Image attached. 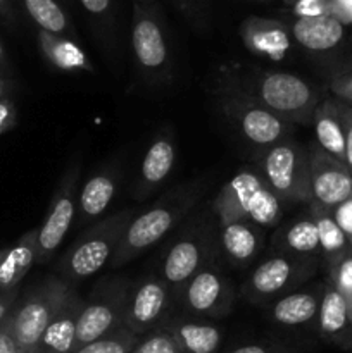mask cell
<instances>
[{
	"mask_svg": "<svg viewBox=\"0 0 352 353\" xmlns=\"http://www.w3.org/2000/svg\"><path fill=\"white\" fill-rule=\"evenodd\" d=\"M130 221L131 210H124L90 228L62 255L59 271L75 283L92 278L110 262Z\"/></svg>",
	"mask_w": 352,
	"mask_h": 353,
	"instance_id": "1",
	"label": "cell"
},
{
	"mask_svg": "<svg viewBox=\"0 0 352 353\" xmlns=\"http://www.w3.org/2000/svg\"><path fill=\"white\" fill-rule=\"evenodd\" d=\"M257 174L282 203H311L309 154L292 138L259 152Z\"/></svg>",
	"mask_w": 352,
	"mask_h": 353,
	"instance_id": "2",
	"label": "cell"
},
{
	"mask_svg": "<svg viewBox=\"0 0 352 353\" xmlns=\"http://www.w3.org/2000/svg\"><path fill=\"white\" fill-rule=\"evenodd\" d=\"M72 288L61 278H48L33 290L21 305L9 312L10 330L21 353H37L41 336L61 310Z\"/></svg>",
	"mask_w": 352,
	"mask_h": 353,
	"instance_id": "3",
	"label": "cell"
},
{
	"mask_svg": "<svg viewBox=\"0 0 352 353\" xmlns=\"http://www.w3.org/2000/svg\"><path fill=\"white\" fill-rule=\"evenodd\" d=\"M254 99L292 124H313L320 105L317 90L300 76L285 71L259 72L252 83Z\"/></svg>",
	"mask_w": 352,
	"mask_h": 353,
	"instance_id": "4",
	"label": "cell"
},
{
	"mask_svg": "<svg viewBox=\"0 0 352 353\" xmlns=\"http://www.w3.org/2000/svg\"><path fill=\"white\" fill-rule=\"evenodd\" d=\"M214 200L259 228H276L283 216L282 200L269 190L264 179L251 169L237 172Z\"/></svg>",
	"mask_w": 352,
	"mask_h": 353,
	"instance_id": "5",
	"label": "cell"
},
{
	"mask_svg": "<svg viewBox=\"0 0 352 353\" xmlns=\"http://www.w3.org/2000/svg\"><path fill=\"white\" fill-rule=\"evenodd\" d=\"M130 292V285L124 279H110L99 286L88 300H83L76 327V348L124 326Z\"/></svg>",
	"mask_w": 352,
	"mask_h": 353,
	"instance_id": "6",
	"label": "cell"
},
{
	"mask_svg": "<svg viewBox=\"0 0 352 353\" xmlns=\"http://www.w3.org/2000/svg\"><path fill=\"white\" fill-rule=\"evenodd\" d=\"M224 116L238 128L242 137L259 152L290 140L293 126L285 117L262 105L252 97L230 95L221 103Z\"/></svg>",
	"mask_w": 352,
	"mask_h": 353,
	"instance_id": "7",
	"label": "cell"
},
{
	"mask_svg": "<svg viewBox=\"0 0 352 353\" xmlns=\"http://www.w3.org/2000/svg\"><path fill=\"white\" fill-rule=\"evenodd\" d=\"M188 200L175 203H157L128 223L123 238L110 259V268L117 269L133 261L137 255L154 247L176 226L188 207Z\"/></svg>",
	"mask_w": 352,
	"mask_h": 353,
	"instance_id": "8",
	"label": "cell"
},
{
	"mask_svg": "<svg viewBox=\"0 0 352 353\" xmlns=\"http://www.w3.org/2000/svg\"><path fill=\"white\" fill-rule=\"evenodd\" d=\"M131 47L138 68L148 76L162 78L171 68V52L162 21L155 9L135 3L131 19Z\"/></svg>",
	"mask_w": 352,
	"mask_h": 353,
	"instance_id": "9",
	"label": "cell"
},
{
	"mask_svg": "<svg viewBox=\"0 0 352 353\" xmlns=\"http://www.w3.org/2000/svg\"><path fill=\"white\" fill-rule=\"evenodd\" d=\"M313 261L275 254L257 265L244 285V295L254 303H264L295 288L314 272Z\"/></svg>",
	"mask_w": 352,
	"mask_h": 353,
	"instance_id": "10",
	"label": "cell"
},
{
	"mask_svg": "<svg viewBox=\"0 0 352 353\" xmlns=\"http://www.w3.org/2000/svg\"><path fill=\"white\" fill-rule=\"evenodd\" d=\"M78 176L79 165H71L59 183L57 190L50 200L47 216H45L41 226L38 228L37 262H40V264L47 262L52 257V254L61 247L72 221H75L76 205H78V195H76Z\"/></svg>",
	"mask_w": 352,
	"mask_h": 353,
	"instance_id": "11",
	"label": "cell"
},
{
	"mask_svg": "<svg viewBox=\"0 0 352 353\" xmlns=\"http://www.w3.org/2000/svg\"><path fill=\"white\" fill-rule=\"evenodd\" d=\"M309 154L311 203L333 210L352 196V172L345 162L331 157L317 145L307 150Z\"/></svg>",
	"mask_w": 352,
	"mask_h": 353,
	"instance_id": "12",
	"label": "cell"
},
{
	"mask_svg": "<svg viewBox=\"0 0 352 353\" xmlns=\"http://www.w3.org/2000/svg\"><path fill=\"white\" fill-rule=\"evenodd\" d=\"M171 303V288L162 278H145L133 286L128 299L124 327L137 336L150 334L162 327Z\"/></svg>",
	"mask_w": 352,
	"mask_h": 353,
	"instance_id": "13",
	"label": "cell"
},
{
	"mask_svg": "<svg viewBox=\"0 0 352 353\" xmlns=\"http://www.w3.org/2000/svg\"><path fill=\"white\" fill-rule=\"evenodd\" d=\"M183 303L199 317H224L233 309V288L223 272L204 265L183 286Z\"/></svg>",
	"mask_w": 352,
	"mask_h": 353,
	"instance_id": "14",
	"label": "cell"
},
{
	"mask_svg": "<svg viewBox=\"0 0 352 353\" xmlns=\"http://www.w3.org/2000/svg\"><path fill=\"white\" fill-rule=\"evenodd\" d=\"M213 207L214 212L219 217L221 245H223L228 261L233 262L235 265H245L254 261L264 241L262 228L238 216L237 212L216 200L213 202Z\"/></svg>",
	"mask_w": 352,
	"mask_h": 353,
	"instance_id": "15",
	"label": "cell"
},
{
	"mask_svg": "<svg viewBox=\"0 0 352 353\" xmlns=\"http://www.w3.org/2000/svg\"><path fill=\"white\" fill-rule=\"evenodd\" d=\"M240 38L252 55L271 62L283 61L293 41L289 24L261 16H248L242 21Z\"/></svg>",
	"mask_w": 352,
	"mask_h": 353,
	"instance_id": "16",
	"label": "cell"
},
{
	"mask_svg": "<svg viewBox=\"0 0 352 353\" xmlns=\"http://www.w3.org/2000/svg\"><path fill=\"white\" fill-rule=\"evenodd\" d=\"M317 331L321 338L344 350H352V316L342 293L326 281L317 310Z\"/></svg>",
	"mask_w": 352,
	"mask_h": 353,
	"instance_id": "17",
	"label": "cell"
},
{
	"mask_svg": "<svg viewBox=\"0 0 352 353\" xmlns=\"http://www.w3.org/2000/svg\"><path fill=\"white\" fill-rule=\"evenodd\" d=\"M289 28L293 41L314 54L335 50L347 37V24L333 16L295 17Z\"/></svg>",
	"mask_w": 352,
	"mask_h": 353,
	"instance_id": "18",
	"label": "cell"
},
{
	"mask_svg": "<svg viewBox=\"0 0 352 353\" xmlns=\"http://www.w3.org/2000/svg\"><path fill=\"white\" fill-rule=\"evenodd\" d=\"M206 243L195 236H183L166 254L162 262V279L171 290L183 286L204 268Z\"/></svg>",
	"mask_w": 352,
	"mask_h": 353,
	"instance_id": "19",
	"label": "cell"
},
{
	"mask_svg": "<svg viewBox=\"0 0 352 353\" xmlns=\"http://www.w3.org/2000/svg\"><path fill=\"white\" fill-rule=\"evenodd\" d=\"M81 307L83 300L72 290L69 299L45 330L37 353H75L76 327H78Z\"/></svg>",
	"mask_w": 352,
	"mask_h": 353,
	"instance_id": "20",
	"label": "cell"
},
{
	"mask_svg": "<svg viewBox=\"0 0 352 353\" xmlns=\"http://www.w3.org/2000/svg\"><path fill=\"white\" fill-rule=\"evenodd\" d=\"M314 133L317 147L338 161H345V119L344 102L326 99L320 102L314 114Z\"/></svg>",
	"mask_w": 352,
	"mask_h": 353,
	"instance_id": "21",
	"label": "cell"
},
{
	"mask_svg": "<svg viewBox=\"0 0 352 353\" xmlns=\"http://www.w3.org/2000/svg\"><path fill=\"white\" fill-rule=\"evenodd\" d=\"M273 247L276 248V254L313 261L317 254H321L320 236L313 217H297L286 226L280 228L273 236Z\"/></svg>",
	"mask_w": 352,
	"mask_h": 353,
	"instance_id": "22",
	"label": "cell"
},
{
	"mask_svg": "<svg viewBox=\"0 0 352 353\" xmlns=\"http://www.w3.org/2000/svg\"><path fill=\"white\" fill-rule=\"evenodd\" d=\"M38 230H31L14 243L0 250V293L16 290L21 279L37 264Z\"/></svg>",
	"mask_w": 352,
	"mask_h": 353,
	"instance_id": "23",
	"label": "cell"
},
{
	"mask_svg": "<svg viewBox=\"0 0 352 353\" xmlns=\"http://www.w3.org/2000/svg\"><path fill=\"white\" fill-rule=\"evenodd\" d=\"M176 145L171 134H159L144 155L140 168L141 196L157 190L175 169Z\"/></svg>",
	"mask_w": 352,
	"mask_h": 353,
	"instance_id": "24",
	"label": "cell"
},
{
	"mask_svg": "<svg viewBox=\"0 0 352 353\" xmlns=\"http://www.w3.org/2000/svg\"><path fill=\"white\" fill-rule=\"evenodd\" d=\"M38 48L52 68L64 72H93V64L88 55L72 38L57 37L47 31H37Z\"/></svg>",
	"mask_w": 352,
	"mask_h": 353,
	"instance_id": "25",
	"label": "cell"
},
{
	"mask_svg": "<svg viewBox=\"0 0 352 353\" xmlns=\"http://www.w3.org/2000/svg\"><path fill=\"white\" fill-rule=\"evenodd\" d=\"M175 338L183 353H216L219 350L223 334L219 327L190 319H173L162 324Z\"/></svg>",
	"mask_w": 352,
	"mask_h": 353,
	"instance_id": "26",
	"label": "cell"
},
{
	"mask_svg": "<svg viewBox=\"0 0 352 353\" xmlns=\"http://www.w3.org/2000/svg\"><path fill=\"white\" fill-rule=\"evenodd\" d=\"M323 285L309 292L286 293L280 296L269 309V316L282 326H302L317 317Z\"/></svg>",
	"mask_w": 352,
	"mask_h": 353,
	"instance_id": "27",
	"label": "cell"
},
{
	"mask_svg": "<svg viewBox=\"0 0 352 353\" xmlns=\"http://www.w3.org/2000/svg\"><path fill=\"white\" fill-rule=\"evenodd\" d=\"M116 188L117 178L109 169H102V171L90 176L88 181L83 185L81 192L78 193L76 212H78L79 221L86 223V221L97 219L99 216H102L104 210L113 202Z\"/></svg>",
	"mask_w": 352,
	"mask_h": 353,
	"instance_id": "28",
	"label": "cell"
},
{
	"mask_svg": "<svg viewBox=\"0 0 352 353\" xmlns=\"http://www.w3.org/2000/svg\"><path fill=\"white\" fill-rule=\"evenodd\" d=\"M309 216L316 223L321 255H323L328 265L335 264L338 259H342L345 254L352 250L351 243H349L345 234L338 228L331 210L316 205V203H309Z\"/></svg>",
	"mask_w": 352,
	"mask_h": 353,
	"instance_id": "29",
	"label": "cell"
},
{
	"mask_svg": "<svg viewBox=\"0 0 352 353\" xmlns=\"http://www.w3.org/2000/svg\"><path fill=\"white\" fill-rule=\"evenodd\" d=\"M21 6L38 30L57 37H75L71 19L57 0H21Z\"/></svg>",
	"mask_w": 352,
	"mask_h": 353,
	"instance_id": "30",
	"label": "cell"
},
{
	"mask_svg": "<svg viewBox=\"0 0 352 353\" xmlns=\"http://www.w3.org/2000/svg\"><path fill=\"white\" fill-rule=\"evenodd\" d=\"M138 341H140V336H137L123 326L114 333L106 334V336L99 338L92 343L76 348L75 353H131L138 345Z\"/></svg>",
	"mask_w": 352,
	"mask_h": 353,
	"instance_id": "31",
	"label": "cell"
},
{
	"mask_svg": "<svg viewBox=\"0 0 352 353\" xmlns=\"http://www.w3.org/2000/svg\"><path fill=\"white\" fill-rule=\"evenodd\" d=\"M328 281L342 293L352 314V250L328 265Z\"/></svg>",
	"mask_w": 352,
	"mask_h": 353,
	"instance_id": "32",
	"label": "cell"
},
{
	"mask_svg": "<svg viewBox=\"0 0 352 353\" xmlns=\"http://www.w3.org/2000/svg\"><path fill=\"white\" fill-rule=\"evenodd\" d=\"M131 353H183L182 348L178 347V343L175 341V338L164 330V327H159V330L152 331L150 334L144 338V340L138 341L137 347L133 348Z\"/></svg>",
	"mask_w": 352,
	"mask_h": 353,
	"instance_id": "33",
	"label": "cell"
},
{
	"mask_svg": "<svg viewBox=\"0 0 352 353\" xmlns=\"http://www.w3.org/2000/svg\"><path fill=\"white\" fill-rule=\"evenodd\" d=\"M330 90L335 99L344 102L345 105L352 107V68L337 72L330 79Z\"/></svg>",
	"mask_w": 352,
	"mask_h": 353,
	"instance_id": "34",
	"label": "cell"
},
{
	"mask_svg": "<svg viewBox=\"0 0 352 353\" xmlns=\"http://www.w3.org/2000/svg\"><path fill=\"white\" fill-rule=\"evenodd\" d=\"M331 0H297L292 6L295 17H320L330 16Z\"/></svg>",
	"mask_w": 352,
	"mask_h": 353,
	"instance_id": "35",
	"label": "cell"
},
{
	"mask_svg": "<svg viewBox=\"0 0 352 353\" xmlns=\"http://www.w3.org/2000/svg\"><path fill=\"white\" fill-rule=\"evenodd\" d=\"M331 212H333L338 228H340L342 233L345 234V238H347L352 247V196L342 202L340 205L335 207Z\"/></svg>",
	"mask_w": 352,
	"mask_h": 353,
	"instance_id": "36",
	"label": "cell"
},
{
	"mask_svg": "<svg viewBox=\"0 0 352 353\" xmlns=\"http://www.w3.org/2000/svg\"><path fill=\"white\" fill-rule=\"evenodd\" d=\"M79 3L93 19L106 21L113 12V0H79Z\"/></svg>",
	"mask_w": 352,
	"mask_h": 353,
	"instance_id": "37",
	"label": "cell"
},
{
	"mask_svg": "<svg viewBox=\"0 0 352 353\" xmlns=\"http://www.w3.org/2000/svg\"><path fill=\"white\" fill-rule=\"evenodd\" d=\"M16 119H17V110L12 100L10 99L0 100V137L16 124Z\"/></svg>",
	"mask_w": 352,
	"mask_h": 353,
	"instance_id": "38",
	"label": "cell"
},
{
	"mask_svg": "<svg viewBox=\"0 0 352 353\" xmlns=\"http://www.w3.org/2000/svg\"><path fill=\"white\" fill-rule=\"evenodd\" d=\"M0 353H21L19 345L10 330L9 316L0 323Z\"/></svg>",
	"mask_w": 352,
	"mask_h": 353,
	"instance_id": "39",
	"label": "cell"
},
{
	"mask_svg": "<svg viewBox=\"0 0 352 353\" xmlns=\"http://www.w3.org/2000/svg\"><path fill=\"white\" fill-rule=\"evenodd\" d=\"M330 16L337 17L347 26L352 24V0H331Z\"/></svg>",
	"mask_w": 352,
	"mask_h": 353,
	"instance_id": "40",
	"label": "cell"
},
{
	"mask_svg": "<svg viewBox=\"0 0 352 353\" xmlns=\"http://www.w3.org/2000/svg\"><path fill=\"white\" fill-rule=\"evenodd\" d=\"M344 119H345V165L352 172V107L344 103Z\"/></svg>",
	"mask_w": 352,
	"mask_h": 353,
	"instance_id": "41",
	"label": "cell"
},
{
	"mask_svg": "<svg viewBox=\"0 0 352 353\" xmlns=\"http://www.w3.org/2000/svg\"><path fill=\"white\" fill-rule=\"evenodd\" d=\"M16 296H17V288L10 290V292H6V293H0V323L9 316L10 309H12L14 302H16Z\"/></svg>",
	"mask_w": 352,
	"mask_h": 353,
	"instance_id": "42",
	"label": "cell"
},
{
	"mask_svg": "<svg viewBox=\"0 0 352 353\" xmlns=\"http://www.w3.org/2000/svg\"><path fill=\"white\" fill-rule=\"evenodd\" d=\"M0 19L6 21V23H12L14 21V10L10 0H0Z\"/></svg>",
	"mask_w": 352,
	"mask_h": 353,
	"instance_id": "43",
	"label": "cell"
},
{
	"mask_svg": "<svg viewBox=\"0 0 352 353\" xmlns=\"http://www.w3.org/2000/svg\"><path fill=\"white\" fill-rule=\"evenodd\" d=\"M230 353H271L266 347H261V345H245V347L237 348V350Z\"/></svg>",
	"mask_w": 352,
	"mask_h": 353,
	"instance_id": "44",
	"label": "cell"
},
{
	"mask_svg": "<svg viewBox=\"0 0 352 353\" xmlns=\"http://www.w3.org/2000/svg\"><path fill=\"white\" fill-rule=\"evenodd\" d=\"M7 88H9V85H7V81H3V79H0V100L2 99H7Z\"/></svg>",
	"mask_w": 352,
	"mask_h": 353,
	"instance_id": "45",
	"label": "cell"
},
{
	"mask_svg": "<svg viewBox=\"0 0 352 353\" xmlns=\"http://www.w3.org/2000/svg\"><path fill=\"white\" fill-rule=\"evenodd\" d=\"M179 2V6L183 7V9H186V10H190L193 7V3L197 2V0H178Z\"/></svg>",
	"mask_w": 352,
	"mask_h": 353,
	"instance_id": "46",
	"label": "cell"
},
{
	"mask_svg": "<svg viewBox=\"0 0 352 353\" xmlns=\"http://www.w3.org/2000/svg\"><path fill=\"white\" fill-rule=\"evenodd\" d=\"M3 59H6V50H3V45L2 41H0V64L3 62Z\"/></svg>",
	"mask_w": 352,
	"mask_h": 353,
	"instance_id": "47",
	"label": "cell"
},
{
	"mask_svg": "<svg viewBox=\"0 0 352 353\" xmlns=\"http://www.w3.org/2000/svg\"><path fill=\"white\" fill-rule=\"evenodd\" d=\"M155 0H135V3H144V6H150V3H154Z\"/></svg>",
	"mask_w": 352,
	"mask_h": 353,
	"instance_id": "48",
	"label": "cell"
},
{
	"mask_svg": "<svg viewBox=\"0 0 352 353\" xmlns=\"http://www.w3.org/2000/svg\"><path fill=\"white\" fill-rule=\"evenodd\" d=\"M295 2H297V0H283V3H285V6H289V7H292Z\"/></svg>",
	"mask_w": 352,
	"mask_h": 353,
	"instance_id": "49",
	"label": "cell"
},
{
	"mask_svg": "<svg viewBox=\"0 0 352 353\" xmlns=\"http://www.w3.org/2000/svg\"><path fill=\"white\" fill-rule=\"evenodd\" d=\"M255 2H268V0H255Z\"/></svg>",
	"mask_w": 352,
	"mask_h": 353,
	"instance_id": "50",
	"label": "cell"
},
{
	"mask_svg": "<svg viewBox=\"0 0 352 353\" xmlns=\"http://www.w3.org/2000/svg\"><path fill=\"white\" fill-rule=\"evenodd\" d=\"M351 316H352V314H351Z\"/></svg>",
	"mask_w": 352,
	"mask_h": 353,
	"instance_id": "51",
	"label": "cell"
}]
</instances>
